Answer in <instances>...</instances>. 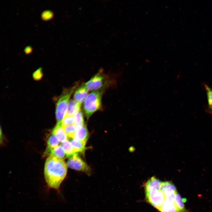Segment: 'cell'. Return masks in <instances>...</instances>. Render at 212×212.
Instances as JSON below:
<instances>
[{"label":"cell","instance_id":"cell-1","mask_svg":"<svg viewBox=\"0 0 212 212\" xmlns=\"http://www.w3.org/2000/svg\"><path fill=\"white\" fill-rule=\"evenodd\" d=\"M67 172V165L63 160L53 155L49 156L46 160L44 170L45 179L48 188L59 191Z\"/></svg>","mask_w":212,"mask_h":212},{"label":"cell","instance_id":"cell-2","mask_svg":"<svg viewBox=\"0 0 212 212\" xmlns=\"http://www.w3.org/2000/svg\"><path fill=\"white\" fill-rule=\"evenodd\" d=\"M162 192L161 205L158 209L161 212H189L185 206L184 200L171 181H162Z\"/></svg>","mask_w":212,"mask_h":212},{"label":"cell","instance_id":"cell-3","mask_svg":"<svg viewBox=\"0 0 212 212\" xmlns=\"http://www.w3.org/2000/svg\"><path fill=\"white\" fill-rule=\"evenodd\" d=\"M76 85L73 87L64 89L59 96L56 103L55 115L57 123H62L66 115L68 102L74 90Z\"/></svg>","mask_w":212,"mask_h":212},{"label":"cell","instance_id":"cell-4","mask_svg":"<svg viewBox=\"0 0 212 212\" xmlns=\"http://www.w3.org/2000/svg\"><path fill=\"white\" fill-rule=\"evenodd\" d=\"M102 90L95 91L90 93L85 100L83 108L87 119L101 107Z\"/></svg>","mask_w":212,"mask_h":212},{"label":"cell","instance_id":"cell-5","mask_svg":"<svg viewBox=\"0 0 212 212\" xmlns=\"http://www.w3.org/2000/svg\"><path fill=\"white\" fill-rule=\"evenodd\" d=\"M67 164L69 168L72 169L84 172L88 175L90 173V168L77 153L70 157Z\"/></svg>","mask_w":212,"mask_h":212},{"label":"cell","instance_id":"cell-6","mask_svg":"<svg viewBox=\"0 0 212 212\" xmlns=\"http://www.w3.org/2000/svg\"><path fill=\"white\" fill-rule=\"evenodd\" d=\"M104 74L100 72L92 77L85 84L88 91L97 90L104 86L106 83V78Z\"/></svg>","mask_w":212,"mask_h":212},{"label":"cell","instance_id":"cell-7","mask_svg":"<svg viewBox=\"0 0 212 212\" xmlns=\"http://www.w3.org/2000/svg\"><path fill=\"white\" fill-rule=\"evenodd\" d=\"M89 136L88 132L85 124L76 126L74 139L86 143Z\"/></svg>","mask_w":212,"mask_h":212},{"label":"cell","instance_id":"cell-8","mask_svg":"<svg viewBox=\"0 0 212 212\" xmlns=\"http://www.w3.org/2000/svg\"><path fill=\"white\" fill-rule=\"evenodd\" d=\"M88 91L84 85H81L74 92L73 96L74 100L81 105L86 99Z\"/></svg>","mask_w":212,"mask_h":212},{"label":"cell","instance_id":"cell-9","mask_svg":"<svg viewBox=\"0 0 212 212\" xmlns=\"http://www.w3.org/2000/svg\"><path fill=\"white\" fill-rule=\"evenodd\" d=\"M52 135L55 136L61 142L67 140V137L64 130L62 123H57L53 129Z\"/></svg>","mask_w":212,"mask_h":212},{"label":"cell","instance_id":"cell-10","mask_svg":"<svg viewBox=\"0 0 212 212\" xmlns=\"http://www.w3.org/2000/svg\"><path fill=\"white\" fill-rule=\"evenodd\" d=\"M81 106L74 100H71L68 103L65 115L74 116L80 110Z\"/></svg>","mask_w":212,"mask_h":212},{"label":"cell","instance_id":"cell-11","mask_svg":"<svg viewBox=\"0 0 212 212\" xmlns=\"http://www.w3.org/2000/svg\"><path fill=\"white\" fill-rule=\"evenodd\" d=\"M59 142L55 136L53 135H51L47 142V147L44 153V155H49L51 151L58 145Z\"/></svg>","mask_w":212,"mask_h":212},{"label":"cell","instance_id":"cell-12","mask_svg":"<svg viewBox=\"0 0 212 212\" xmlns=\"http://www.w3.org/2000/svg\"><path fill=\"white\" fill-rule=\"evenodd\" d=\"M207 100V107L206 111L207 112L212 115V88L207 85L204 84Z\"/></svg>","mask_w":212,"mask_h":212},{"label":"cell","instance_id":"cell-13","mask_svg":"<svg viewBox=\"0 0 212 212\" xmlns=\"http://www.w3.org/2000/svg\"><path fill=\"white\" fill-rule=\"evenodd\" d=\"M61 145L64 150L67 157H71L76 153L70 142L67 140L61 142Z\"/></svg>","mask_w":212,"mask_h":212},{"label":"cell","instance_id":"cell-14","mask_svg":"<svg viewBox=\"0 0 212 212\" xmlns=\"http://www.w3.org/2000/svg\"><path fill=\"white\" fill-rule=\"evenodd\" d=\"M49 155L54 156L62 160L67 157L64 150L61 145H58L53 149L50 152Z\"/></svg>","mask_w":212,"mask_h":212},{"label":"cell","instance_id":"cell-15","mask_svg":"<svg viewBox=\"0 0 212 212\" xmlns=\"http://www.w3.org/2000/svg\"><path fill=\"white\" fill-rule=\"evenodd\" d=\"M70 142L76 153H84L85 149L86 143L82 142L74 138L72 139Z\"/></svg>","mask_w":212,"mask_h":212},{"label":"cell","instance_id":"cell-16","mask_svg":"<svg viewBox=\"0 0 212 212\" xmlns=\"http://www.w3.org/2000/svg\"><path fill=\"white\" fill-rule=\"evenodd\" d=\"M75 123L72 125L62 126L67 137L72 139H74L76 127Z\"/></svg>","mask_w":212,"mask_h":212},{"label":"cell","instance_id":"cell-17","mask_svg":"<svg viewBox=\"0 0 212 212\" xmlns=\"http://www.w3.org/2000/svg\"><path fill=\"white\" fill-rule=\"evenodd\" d=\"M74 123L76 126L85 124L83 114L81 110L77 112L74 116Z\"/></svg>","mask_w":212,"mask_h":212},{"label":"cell","instance_id":"cell-18","mask_svg":"<svg viewBox=\"0 0 212 212\" xmlns=\"http://www.w3.org/2000/svg\"><path fill=\"white\" fill-rule=\"evenodd\" d=\"M54 16L53 12L50 10H47L43 11L41 14L42 19L45 21L52 19Z\"/></svg>","mask_w":212,"mask_h":212},{"label":"cell","instance_id":"cell-19","mask_svg":"<svg viewBox=\"0 0 212 212\" xmlns=\"http://www.w3.org/2000/svg\"><path fill=\"white\" fill-rule=\"evenodd\" d=\"M74 123L73 116L65 115L62 122V126L72 125Z\"/></svg>","mask_w":212,"mask_h":212},{"label":"cell","instance_id":"cell-20","mask_svg":"<svg viewBox=\"0 0 212 212\" xmlns=\"http://www.w3.org/2000/svg\"><path fill=\"white\" fill-rule=\"evenodd\" d=\"M43 75L42 69L41 68H38L33 74V77L36 80H40L42 78Z\"/></svg>","mask_w":212,"mask_h":212},{"label":"cell","instance_id":"cell-21","mask_svg":"<svg viewBox=\"0 0 212 212\" xmlns=\"http://www.w3.org/2000/svg\"><path fill=\"white\" fill-rule=\"evenodd\" d=\"M32 51V47L29 46H28L26 47L24 49V52L26 54H30Z\"/></svg>","mask_w":212,"mask_h":212}]
</instances>
